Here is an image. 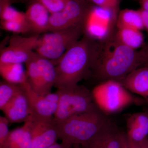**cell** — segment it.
<instances>
[{
    "instance_id": "obj_35",
    "label": "cell",
    "mask_w": 148,
    "mask_h": 148,
    "mask_svg": "<svg viewBox=\"0 0 148 148\" xmlns=\"http://www.w3.org/2000/svg\"><path fill=\"white\" fill-rule=\"evenodd\" d=\"M69 148H82L80 145H74L71 146Z\"/></svg>"
},
{
    "instance_id": "obj_8",
    "label": "cell",
    "mask_w": 148,
    "mask_h": 148,
    "mask_svg": "<svg viewBox=\"0 0 148 148\" xmlns=\"http://www.w3.org/2000/svg\"><path fill=\"white\" fill-rule=\"evenodd\" d=\"M91 5L87 0H69L62 10L50 14L48 32L84 25Z\"/></svg>"
},
{
    "instance_id": "obj_15",
    "label": "cell",
    "mask_w": 148,
    "mask_h": 148,
    "mask_svg": "<svg viewBox=\"0 0 148 148\" xmlns=\"http://www.w3.org/2000/svg\"><path fill=\"white\" fill-rule=\"evenodd\" d=\"M29 99L32 115L49 119L53 117L58 104L48 101L44 95H40L32 90L28 82L21 84Z\"/></svg>"
},
{
    "instance_id": "obj_6",
    "label": "cell",
    "mask_w": 148,
    "mask_h": 148,
    "mask_svg": "<svg viewBox=\"0 0 148 148\" xmlns=\"http://www.w3.org/2000/svg\"><path fill=\"white\" fill-rule=\"evenodd\" d=\"M84 35V25L48 32L39 36L35 52L55 65L70 47Z\"/></svg>"
},
{
    "instance_id": "obj_25",
    "label": "cell",
    "mask_w": 148,
    "mask_h": 148,
    "mask_svg": "<svg viewBox=\"0 0 148 148\" xmlns=\"http://www.w3.org/2000/svg\"><path fill=\"white\" fill-rule=\"evenodd\" d=\"M23 135V126L10 131L8 137L0 146V148H21Z\"/></svg>"
},
{
    "instance_id": "obj_34",
    "label": "cell",
    "mask_w": 148,
    "mask_h": 148,
    "mask_svg": "<svg viewBox=\"0 0 148 148\" xmlns=\"http://www.w3.org/2000/svg\"><path fill=\"white\" fill-rule=\"evenodd\" d=\"M121 148H129L128 147V143L126 134L124 133L122 139L121 145Z\"/></svg>"
},
{
    "instance_id": "obj_24",
    "label": "cell",
    "mask_w": 148,
    "mask_h": 148,
    "mask_svg": "<svg viewBox=\"0 0 148 148\" xmlns=\"http://www.w3.org/2000/svg\"><path fill=\"white\" fill-rule=\"evenodd\" d=\"M1 28L14 34H25L30 32L26 18L8 21H1Z\"/></svg>"
},
{
    "instance_id": "obj_20",
    "label": "cell",
    "mask_w": 148,
    "mask_h": 148,
    "mask_svg": "<svg viewBox=\"0 0 148 148\" xmlns=\"http://www.w3.org/2000/svg\"><path fill=\"white\" fill-rule=\"evenodd\" d=\"M116 28H129L141 30L144 29L140 10L125 9L120 11L117 19Z\"/></svg>"
},
{
    "instance_id": "obj_18",
    "label": "cell",
    "mask_w": 148,
    "mask_h": 148,
    "mask_svg": "<svg viewBox=\"0 0 148 148\" xmlns=\"http://www.w3.org/2000/svg\"><path fill=\"white\" fill-rule=\"evenodd\" d=\"M0 74L5 81L21 84L28 81L27 70L22 64H0Z\"/></svg>"
},
{
    "instance_id": "obj_10",
    "label": "cell",
    "mask_w": 148,
    "mask_h": 148,
    "mask_svg": "<svg viewBox=\"0 0 148 148\" xmlns=\"http://www.w3.org/2000/svg\"><path fill=\"white\" fill-rule=\"evenodd\" d=\"M29 120L32 129V148H47L57 143L59 136L53 117L41 118L31 115Z\"/></svg>"
},
{
    "instance_id": "obj_3",
    "label": "cell",
    "mask_w": 148,
    "mask_h": 148,
    "mask_svg": "<svg viewBox=\"0 0 148 148\" xmlns=\"http://www.w3.org/2000/svg\"><path fill=\"white\" fill-rule=\"evenodd\" d=\"M111 119L98 108L56 123L59 139L68 145H82Z\"/></svg>"
},
{
    "instance_id": "obj_29",
    "label": "cell",
    "mask_w": 148,
    "mask_h": 148,
    "mask_svg": "<svg viewBox=\"0 0 148 148\" xmlns=\"http://www.w3.org/2000/svg\"><path fill=\"white\" fill-rule=\"evenodd\" d=\"M9 123L5 116H0V146L6 140L10 132L8 127Z\"/></svg>"
},
{
    "instance_id": "obj_11",
    "label": "cell",
    "mask_w": 148,
    "mask_h": 148,
    "mask_svg": "<svg viewBox=\"0 0 148 148\" xmlns=\"http://www.w3.org/2000/svg\"><path fill=\"white\" fill-rule=\"evenodd\" d=\"M123 134L111 120L94 137L80 146L82 148H121Z\"/></svg>"
},
{
    "instance_id": "obj_4",
    "label": "cell",
    "mask_w": 148,
    "mask_h": 148,
    "mask_svg": "<svg viewBox=\"0 0 148 148\" xmlns=\"http://www.w3.org/2000/svg\"><path fill=\"white\" fill-rule=\"evenodd\" d=\"M91 91L96 106L108 116L119 112L132 105H148L145 100L130 92L116 81L100 83Z\"/></svg>"
},
{
    "instance_id": "obj_2",
    "label": "cell",
    "mask_w": 148,
    "mask_h": 148,
    "mask_svg": "<svg viewBox=\"0 0 148 148\" xmlns=\"http://www.w3.org/2000/svg\"><path fill=\"white\" fill-rule=\"evenodd\" d=\"M96 41L84 35L56 63L57 88L74 87L89 77Z\"/></svg>"
},
{
    "instance_id": "obj_12",
    "label": "cell",
    "mask_w": 148,
    "mask_h": 148,
    "mask_svg": "<svg viewBox=\"0 0 148 148\" xmlns=\"http://www.w3.org/2000/svg\"><path fill=\"white\" fill-rule=\"evenodd\" d=\"M22 90L2 110L11 123L27 121L32 112L28 96L22 84Z\"/></svg>"
},
{
    "instance_id": "obj_17",
    "label": "cell",
    "mask_w": 148,
    "mask_h": 148,
    "mask_svg": "<svg viewBox=\"0 0 148 148\" xmlns=\"http://www.w3.org/2000/svg\"><path fill=\"white\" fill-rule=\"evenodd\" d=\"M25 64L28 76L27 82L32 90L40 95H47L40 72L36 60L35 51Z\"/></svg>"
},
{
    "instance_id": "obj_22",
    "label": "cell",
    "mask_w": 148,
    "mask_h": 148,
    "mask_svg": "<svg viewBox=\"0 0 148 148\" xmlns=\"http://www.w3.org/2000/svg\"><path fill=\"white\" fill-rule=\"evenodd\" d=\"M22 89L21 84L4 81L0 83V109L1 110Z\"/></svg>"
},
{
    "instance_id": "obj_5",
    "label": "cell",
    "mask_w": 148,
    "mask_h": 148,
    "mask_svg": "<svg viewBox=\"0 0 148 148\" xmlns=\"http://www.w3.org/2000/svg\"><path fill=\"white\" fill-rule=\"evenodd\" d=\"M56 92L59 94V100L53 116L56 123L98 108L92 91L84 86L58 88Z\"/></svg>"
},
{
    "instance_id": "obj_7",
    "label": "cell",
    "mask_w": 148,
    "mask_h": 148,
    "mask_svg": "<svg viewBox=\"0 0 148 148\" xmlns=\"http://www.w3.org/2000/svg\"><path fill=\"white\" fill-rule=\"evenodd\" d=\"M120 11L92 5L84 24V35L97 41L113 34Z\"/></svg>"
},
{
    "instance_id": "obj_26",
    "label": "cell",
    "mask_w": 148,
    "mask_h": 148,
    "mask_svg": "<svg viewBox=\"0 0 148 148\" xmlns=\"http://www.w3.org/2000/svg\"><path fill=\"white\" fill-rule=\"evenodd\" d=\"M34 1L42 5L50 14L61 11L69 0H29Z\"/></svg>"
},
{
    "instance_id": "obj_16",
    "label": "cell",
    "mask_w": 148,
    "mask_h": 148,
    "mask_svg": "<svg viewBox=\"0 0 148 148\" xmlns=\"http://www.w3.org/2000/svg\"><path fill=\"white\" fill-rule=\"evenodd\" d=\"M126 89L148 104V68L141 67L128 74L121 82Z\"/></svg>"
},
{
    "instance_id": "obj_31",
    "label": "cell",
    "mask_w": 148,
    "mask_h": 148,
    "mask_svg": "<svg viewBox=\"0 0 148 148\" xmlns=\"http://www.w3.org/2000/svg\"><path fill=\"white\" fill-rule=\"evenodd\" d=\"M139 10L143 18L144 29H145L148 32V11L144 10L141 8Z\"/></svg>"
},
{
    "instance_id": "obj_19",
    "label": "cell",
    "mask_w": 148,
    "mask_h": 148,
    "mask_svg": "<svg viewBox=\"0 0 148 148\" xmlns=\"http://www.w3.org/2000/svg\"><path fill=\"white\" fill-rule=\"evenodd\" d=\"M36 60L38 66L47 94L51 92L56 79V66L53 62L35 52Z\"/></svg>"
},
{
    "instance_id": "obj_14",
    "label": "cell",
    "mask_w": 148,
    "mask_h": 148,
    "mask_svg": "<svg viewBox=\"0 0 148 148\" xmlns=\"http://www.w3.org/2000/svg\"><path fill=\"white\" fill-rule=\"evenodd\" d=\"M127 140L140 143L148 139V111L144 108L142 112L131 114L126 119Z\"/></svg>"
},
{
    "instance_id": "obj_27",
    "label": "cell",
    "mask_w": 148,
    "mask_h": 148,
    "mask_svg": "<svg viewBox=\"0 0 148 148\" xmlns=\"http://www.w3.org/2000/svg\"><path fill=\"white\" fill-rule=\"evenodd\" d=\"M23 141L21 148H32L33 139L31 124L29 119L24 122L23 125Z\"/></svg>"
},
{
    "instance_id": "obj_13",
    "label": "cell",
    "mask_w": 148,
    "mask_h": 148,
    "mask_svg": "<svg viewBox=\"0 0 148 148\" xmlns=\"http://www.w3.org/2000/svg\"><path fill=\"white\" fill-rule=\"evenodd\" d=\"M25 12V18L30 32L39 36L48 32L50 15L42 5L34 1H30Z\"/></svg>"
},
{
    "instance_id": "obj_1",
    "label": "cell",
    "mask_w": 148,
    "mask_h": 148,
    "mask_svg": "<svg viewBox=\"0 0 148 148\" xmlns=\"http://www.w3.org/2000/svg\"><path fill=\"white\" fill-rule=\"evenodd\" d=\"M115 32L106 39L96 41L89 77L100 83L110 80L121 83L130 73L143 67L142 51L132 49L120 42Z\"/></svg>"
},
{
    "instance_id": "obj_36",
    "label": "cell",
    "mask_w": 148,
    "mask_h": 148,
    "mask_svg": "<svg viewBox=\"0 0 148 148\" xmlns=\"http://www.w3.org/2000/svg\"><path fill=\"white\" fill-rule=\"evenodd\" d=\"M145 108L148 111V105L146 106L145 107Z\"/></svg>"
},
{
    "instance_id": "obj_9",
    "label": "cell",
    "mask_w": 148,
    "mask_h": 148,
    "mask_svg": "<svg viewBox=\"0 0 148 148\" xmlns=\"http://www.w3.org/2000/svg\"><path fill=\"white\" fill-rule=\"evenodd\" d=\"M39 37L14 34L10 38L8 46L1 49L0 64L26 63L34 51Z\"/></svg>"
},
{
    "instance_id": "obj_32",
    "label": "cell",
    "mask_w": 148,
    "mask_h": 148,
    "mask_svg": "<svg viewBox=\"0 0 148 148\" xmlns=\"http://www.w3.org/2000/svg\"><path fill=\"white\" fill-rule=\"evenodd\" d=\"M141 50L143 54V67L148 68V44Z\"/></svg>"
},
{
    "instance_id": "obj_28",
    "label": "cell",
    "mask_w": 148,
    "mask_h": 148,
    "mask_svg": "<svg viewBox=\"0 0 148 148\" xmlns=\"http://www.w3.org/2000/svg\"><path fill=\"white\" fill-rule=\"evenodd\" d=\"M93 5L105 8L119 11V5L121 0H87Z\"/></svg>"
},
{
    "instance_id": "obj_23",
    "label": "cell",
    "mask_w": 148,
    "mask_h": 148,
    "mask_svg": "<svg viewBox=\"0 0 148 148\" xmlns=\"http://www.w3.org/2000/svg\"><path fill=\"white\" fill-rule=\"evenodd\" d=\"M12 0H0L1 21H8L25 18V12L18 11L11 6Z\"/></svg>"
},
{
    "instance_id": "obj_30",
    "label": "cell",
    "mask_w": 148,
    "mask_h": 148,
    "mask_svg": "<svg viewBox=\"0 0 148 148\" xmlns=\"http://www.w3.org/2000/svg\"><path fill=\"white\" fill-rule=\"evenodd\" d=\"M127 143L129 148H148V139L140 143H132L128 140Z\"/></svg>"
},
{
    "instance_id": "obj_33",
    "label": "cell",
    "mask_w": 148,
    "mask_h": 148,
    "mask_svg": "<svg viewBox=\"0 0 148 148\" xmlns=\"http://www.w3.org/2000/svg\"><path fill=\"white\" fill-rule=\"evenodd\" d=\"M71 146L68 145L64 143H56L47 148H69Z\"/></svg>"
},
{
    "instance_id": "obj_21",
    "label": "cell",
    "mask_w": 148,
    "mask_h": 148,
    "mask_svg": "<svg viewBox=\"0 0 148 148\" xmlns=\"http://www.w3.org/2000/svg\"><path fill=\"white\" fill-rule=\"evenodd\" d=\"M115 36L125 45L136 50L144 42V37L140 30L132 28H116Z\"/></svg>"
}]
</instances>
